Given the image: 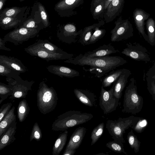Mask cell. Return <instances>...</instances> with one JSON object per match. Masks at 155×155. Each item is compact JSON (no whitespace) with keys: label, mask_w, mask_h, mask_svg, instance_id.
<instances>
[{"label":"cell","mask_w":155,"mask_h":155,"mask_svg":"<svg viewBox=\"0 0 155 155\" xmlns=\"http://www.w3.org/2000/svg\"><path fill=\"white\" fill-rule=\"evenodd\" d=\"M114 84L107 91L102 86L99 97V106L104 114H107L115 110L119 104V99L114 94Z\"/></svg>","instance_id":"9c48e42d"},{"label":"cell","mask_w":155,"mask_h":155,"mask_svg":"<svg viewBox=\"0 0 155 155\" xmlns=\"http://www.w3.org/2000/svg\"><path fill=\"white\" fill-rule=\"evenodd\" d=\"M64 62L75 65L88 67V68L83 69L86 72L94 74L95 77L101 78L117 67L124 64L127 61L119 56L87 57L83 54H80L66 60Z\"/></svg>","instance_id":"6da1fadb"},{"label":"cell","mask_w":155,"mask_h":155,"mask_svg":"<svg viewBox=\"0 0 155 155\" xmlns=\"http://www.w3.org/2000/svg\"><path fill=\"white\" fill-rule=\"evenodd\" d=\"M139 118V117L132 115L126 118L119 117L117 120H108L106 127L114 140L124 143L125 142L123 137L125 130L131 127Z\"/></svg>","instance_id":"5b68a950"},{"label":"cell","mask_w":155,"mask_h":155,"mask_svg":"<svg viewBox=\"0 0 155 155\" xmlns=\"http://www.w3.org/2000/svg\"><path fill=\"white\" fill-rule=\"evenodd\" d=\"M150 15L143 10L136 8L133 12V18L136 28L144 40L148 43V37L145 31V21L149 18Z\"/></svg>","instance_id":"9a60e30c"},{"label":"cell","mask_w":155,"mask_h":155,"mask_svg":"<svg viewBox=\"0 0 155 155\" xmlns=\"http://www.w3.org/2000/svg\"><path fill=\"white\" fill-rule=\"evenodd\" d=\"M24 21L18 18L5 17L0 18V26L3 30L16 28Z\"/></svg>","instance_id":"4316f807"},{"label":"cell","mask_w":155,"mask_h":155,"mask_svg":"<svg viewBox=\"0 0 155 155\" xmlns=\"http://www.w3.org/2000/svg\"><path fill=\"white\" fill-rule=\"evenodd\" d=\"M148 125V122L146 119L139 117L138 120L131 128L137 133H141L143 131Z\"/></svg>","instance_id":"ab89813d"},{"label":"cell","mask_w":155,"mask_h":155,"mask_svg":"<svg viewBox=\"0 0 155 155\" xmlns=\"http://www.w3.org/2000/svg\"><path fill=\"white\" fill-rule=\"evenodd\" d=\"M126 45L127 47L121 53L136 61L146 63L150 61L148 51L145 47L137 43L129 42L126 44Z\"/></svg>","instance_id":"7c38bea8"},{"label":"cell","mask_w":155,"mask_h":155,"mask_svg":"<svg viewBox=\"0 0 155 155\" xmlns=\"http://www.w3.org/2000/svg\"><path fill=\"white\" fill-rule=\"evenodd\" d=\"M104 126V124L103 122L101 123L92 130L91 136V146L94 144L103 134Z\"/></svg>","instance_id":"d590c367"},{"label":"cell","mask_w":155,"mask_h":155,"mask_svg":"<svg viewBox=\"0 0 155 155\" xmlns=\"http://www.w3.org/2000/svg\"><path fill=\"white\" fill-rule=\"evenodd\" d=\"M21 73L15 70L9 68L2 64H0V75L13 78Z\"/></svg>","instance_id":"f35d334b"},{"label":"cell","mask_w":155,"mask_h":155,"mask_svg":"<svg viewBox=\"0 0 155 155\" xmlns=\"http://www.w3.org/2000/svg\"><path fill=\"white\" fill-rule=\"evenodd\" d=\"M106 146L111 150L119 153H123L127 155L124 148L123 143L115 140L109 141L106 144Z\"/></svg>","instance_id":"8d00e7d4"},{"label":"cell","mask_w":155,"mask_h":155,"mask_svg":"<svg viewBox=\"0 0 155 155\" xmlns=\"http://www.w3.org/2000/svg\"><path fill=\"white\" fill-rule=\"evenodd\" d=\"M112 0H106L105 5V9L106 10L108 6Z\"/></svg>","instance_id":"681fc988"},{"label":"cell","mask_w":155,"mask_h":155,"mask_svg":"<svg viewBox=\"0 0 155 155\" xmlns=\"http://www.w3.org/2000/svg\"><path fill=\"white\" fill-rule=\"evenodd\" d=\"M25 51L32 56L38 57L47 61L54 60H67L74 57V54L64 51L56 53L36 48L29 45L24 48Z\"/></svg>","instance_id":"30bf717a"},{"label":"cell","mask_w":155,"mask_h":155,"mask_svg":"<svg viewBox=\"0 0 155 155\" xmlns=\"http://www.w3.org/2000/svg\"><path fill=\"white\" fill-rule=\"evenodd\" d=\"M30 8L28 6L23 7H7L0 12V18L5 17L18 18L25 21L27 18Z\"/></svg>","instance_id":"2e32d148"},{"label":"cell","mask_w":155,"mask_h":155,"mask_svg":"<svg viewBox=\"0 0 155 155\" xmlns=\"http://www.w3.org/2000/svg\"><path fill=\"white\" fill-rule=\"evenodd\" d=\"M0 64L12 69L15 70L21 73L28 71V68L19 59L15 57L0 55Z\"/></svg>","instance_id":"ffe728a7"},{"label":"cell","mask_w":155,"mask_h":155,"mask_svg":"<svg viewBox=\"0 0 155 155\" xmlns=\"http://www.w3.org/2000/svg\"><path fill=\"white\" fill-rule=\"evenodd\" d=\"M15 107L13 106L9 112L3 117L0 123V137L10 126L16 121Z\"/></svg>","instance_id":"484cf974"},{"label":"cell","mask_w":155,"mask_h":155,"mask_svg":"<svg viewBox=\"0 0 155 155\" xmlns=\"http://www.w3.org/2000/svg\"><path fill=\"white\" fill-rule=\"evenodd\" d=\"M106 0H92L90 10L93 18L99 20L103 18L106 10L105 5Z\"/></svg>","instance_id":"d4e9b609"},{"label":"cell","mask_w":155,"mask_h":155,"mask_svg":"<svg viewBox=\"0 0 155 155\" xmlns=\"http://www.w3.org/2000/svg\"><path fill=\"white\" fill-rule=\"evenodd\" d=\"M124 70V68H123L111 71L103 78L102 80V86L104 87L110 86L118 79Z\"/></svg>","instance_id":"f546056e"},{"label":"cell","mask_w":155,"mask_h":155,"mask_svg":"<svg viewBox=\"0 0 155 155\" xmlns=\"http://www.w3.org/2000/svg\"><path fill=\"white\" fill-rule=\"evenodd\" d=\"M58 100L57 92L53 87H49L44 81L40 83L37 93V102L41 114H46L54 110Z\"/></svg>","instance_id":"3957f363"},{"label":"cell","mask_w":155,"mask_h":155,"mask_svg":"<svg viewBox=\"0 0 155 155\" xmlns=\"http://www.w3.org/2000/svg\"><path fill=\"white\" fill-rule=\"evenodd\" d=\"M47 68L50 73L62 78H73L80 76L79 71L66 66L51 65Z\"/></svg>","instance_id":"ac0fdd59"},{"label":"cell","mask_w":155,"mask_h":155,"mask_svg":"<svg viewBox=\"0 0 155 155\" xmlns=\"http://www.w3.org/2000/svg\"><path fill=\"white\" fill-rule=\"evenodd\" d=\"M38 11L45 28L50 25L49 16L45 6L40 2L38 3Z\"/></svg>","instance_id":"74e56055"},{"label":"cell","mask_w":155,"mask_h":155,"mask_svg":"<svg viewBox=\"0 0 155 155\" xmlns=\"http://www.w3.org/2000/svg\"><path fill=\"white\" fill-rule=\"evenodd\" d=\"M16 122L12 124L0 137V150L13 143L15 140V135L17 129Z\"/></svg>","instance_id":"603a6c76"},{"label":"cell","mask_w":155,"mask_h":155,"mask_svg":"<svg viewBox=\"0 0 155 155\" xmlns=\"http://www.w3.org/2000/svg\"><path fill=\"white\" fill-rule=\"evenodd\" d=\"M6 80L8 84L13 87V93L9 97V99L12 100L16 98H25L28 92L31 90L32 86L35 82L33 81L24 80L19 75L13 78L7 77Z\"/></svg>","instance_id":"ba28073f"},{"label":"cell","mask_w":155,"mask_h":155,"mask_svg":"<svg viewBox=\"0 0 155 155\" xmlns=\"http://www.w3.org/2000/svg\"><path fill=\"white\" fill-rule=\"evenodd\" d=\"M146 76H150L155 81V71L150 69L146 74Z\"/></svg>","instance_id":"7dc6e473"},{"label":"cell","mask_w":155,"mask_h":155,"mask_svg":"<svg viewBox=\"0 0 155 155\" xmlns=\"http://www.w3.org/2000/svg\"><path fill=\"white\" fill-rule=\"evenodd\" d=\"M150 69L152 70L155 71V62L154 63L153 65Z\"/></svg>","instance_id":"f907efd6"},{"label":"cell","mask_w":155,"mask_h":155,"mask_svg":"<svg viewBox=\"0 0 155 155\" xmlns=\"http://www.w3.org/2000/svg\"><path fill=\"white\" fill-rule=\"evenodd\" d=\"M38 20L31 17L27 18L18 27L34 28L40 31L45 28L41 20Z\"/></svg>","instance_id":"d6a6232c"},{"label":"cell","mask_w":155,"mask_h":155,"mask_svg":"<svg viewBox=\"0 0 155 155\" xmlns=\"http://www.w3.org/2000/svg\"><path fill=\"white\" fill-rule=\"evenodd\" d=\"M127 139L130 147L134 150L135 153H137L139 152L141 142L134 134L132 130L128 133Z\"/></svg>","instance_id":"836d02e7"},{"label":"cell","mask_w":155,"mask_h":155,"mask_svg":"<svg viewBox=\"0 0 155 155\" xmlns=\"http://www.w3.org/2000/svg\"><path fill=\"white\" fill-rule=\"evenodd\" d=\"M86 132L84 127L77 128L71 136L66 149H75L78 148L81 145Z\"/></svg>","instance_id":"44dd1931"},{"label":"cell","mask_w":155,"mask_h":155,"mask_svg":"<svg viewBox=\"0 0 155 155\" xmlns=\"http://www.w3.org/2000/svg\"><path fill=\"white\" fill-rule=\"evenodd\" d=\"M12 104L11 102L4 104L0 108V121L9 112L11 109Z\"/></svg>","instance_id":"ee69618b"},{"label":"cell","mask_w":155,"mask_h":155,"mask_svg":"<svg viewBox=\"0 0 155 155\" xmlns=\"http://www.w3.org/2000/svg\"><path fill=\"white\" fill-rule=\"evenodd\" d=\"M125 0H112L108 6L103 16L106 23L114 20L121 13Z\"/></svg>","instance_id":"5bb4252c"},{"label":"cell","mask_w":155,"mask_h":155,"mask_svg":"<svg viewBox=\"0 0 155 155\" xmlns=\"http://www.w3.org/2000/svg\"><path fill=\"white\" fill-rule=\"evenodd\" d=\"M143 104V98L138 94L135 80L132 78L124 92L122 111L136 114L141 111Z\"/></svg>","instance_id":"277c9868"},{"label":"cell","mask_w":155,"mask_h":155,"mask_svg":"<svg viewBox=\"0 0 155 155\" xmlns=\"http://www.w3.org/2000/svg\"><path fill=\"white\" fill-rule=\"evenodd\" d=\"M20 2H22L25 0H19Z\"/></svg>","instance_id":"816d5d0a"},{"label":"cell","mask_w":155,"mask_h":155,"mask_svg":"<svg viewBox=\"0 0 155 155\" xmlns=\"http://www.w3.org/2000/svg\"><path fill=\"white\" fill-rule=\"evenodd\" d=\"M147 76V89L151 95L152 99L155 101V81L150 76Z\"/></svg>","instance_id":"7bdbcfd3"},{"label":"cell","mask_w":155,"mask_h":155,"mask_svg":"<svg viewBox=\"0 0 155 155\" xmlns=\"http://www.w3.org/2000/svg\"><path fill=\"white\" fill-rule=\"evenodd\" d=\"M30 107L25 99H23L19 103L17 113L19 121L20 122L24 121L27 117L30 112Z\"/></svg>","instance_id":"4dcf8cb0"},{"label":"cell","mask_w":155,"mask_h":155,"mask_svg":"<svg viewBox=\"0 0 155 155\" xmlns=\"http://www.w3.org/2000/svg\"><path fill=\"white\" fill-rule=\"evenodd\" d=\"M84 0H60L54 7L55 11L62 17H69L76 15Z\"/></svg>","instance_id":"8fae6325"},{"label":"cell","mask_w":155,"mask_h":155,"mask_svg":"<svg viewBox=\"0 0 155 155\" xmlns=\"http://www.w3.org/2000/svg\"><path fill=\"white\" fill-rule=\"evenodd\" d=\"M68 131L66 130L59 134L52 148L53 155H58L65 146L67 139Z\"/></svg>","instance_id":"f1b7e54d"},{"label":"cell","mask_w":155,"mask_h":155,"mask_svg":"<svg viewBox=\"0 0 155 155\" xmlns=\"http://www.w3.org/2000/svg\"><path fill=\"white\" fill-rule=\"evenodd\" d=\"M30 46L54 52L62 53L64 51L48 40H38L36 42Z\"/></svg>","instance_id":"83f0119b"},{"label":"cell","mask_w":155,"mask_h":155,"mask_svg":"<svg viewBox=\"0 0 155 155\" xmlns=\"http://www.w3.org/2000/svg\"><path fill=\"white\" fill-rule=\"evenodd\" d=\"M131 74V72L129 70L124 68L120 76L114 83V94L117 98L120 99L121 97L123 91L128 82V79Z\"/></svg>","instance_id":"d6986e66"},{"label":"cell","mask_w":155,"mask_h":155,"mask_svg":"<svg viewBox=\"0 0 155 155\" xmlns=\"http://www.w3.org/2000/svg\"><path fill=\"white\" fill-rule=\"evenodd\" d=\"M93 117L92 114L77 110H69L59 115L53 123L51 130L64 131L85 123Z\"/></svg>","instance_id":"7a4b0ae2"},{"label":"cell","mask_w":155,"mask_h":155,"mask_svg":"<svg viewBox=\"0 0 155 155\" xmlns=\"http://www.w3.org/2000/svg\"><path fill=\"white\" fill-rule=\"evenodd\" d=\"M74 94L78 100L86 106L90 107L96 106L97 98L95 94L87 90L75 88Z\"/></svg>","instance_id":"e0dca14e"},{"label":"cell","mask_w":155,"mask_h":155,"mask_svg":"<svg viewBox=\"0 0 155 155\" xmlns=\"http://www.w3.org/2000/svg\"><path fill=\"white\" fill-rule=\"evenodd\" d=\"M42 137V133L37 122L35 123L32 128L30 137V141H31L33 139L37 141L40 140Z\"/></svg>","instance_id":"b9f144b4"},{"label":"cell","mask_w":155,"mask_h":155,"mask_svg":"<svg viewBox=\"0 0 155 155\" xmlns=\"http://www.w3.org/2000/svg\"><path fill=\"white\" fill-rule=\"evenodd\" d=\"M6 0H0V12L3 10Z\"/></svg>","instance_id":"c3c4849f"},{"label":"cell","mask_w":155,"mask_h":155,"mask_svg":"<svg viewBox=\"0 0 155 155\" xmlns=\"http://www.w3.org/2000/svg\"><path fill=\"white\" fill-rule=\"evenodd\" d=\"M5 43L3 39L0 38V50H3L8 51H11L10 49L7 48L5 46Z\"/></svg>","instance_id":"f6af8a7d"},{"label":"cell","mask_w":155,"mask_h":155,"mask_svg":"<svg viewBox=\"0 0 155 155\" xmlns=\"http://www.w3.org/2000/svg\"><path fill=\"white\" fill-rule=\"evenodd\" d=\"M104 20H101L98 23L94 24L85 27L82 29L79 35L78 42L83 45H87L89 40L97 27H100L105 24Z\"/></svg>","instance_id":"cb8c5ba5"},{"label":"cell","mask_w":155,"mask_h":155,"mask_svg":"<svg viewBox=\"0 0 155 155\" xmlns=\"http://www.w3.org/2000/svg\"><path fill=\"white\" fill-rule=\"evenodd\" d=\"M100 27L97 28L91 37L87 45L93 44L102 38L105 35L106 30L104 29H99Z\"/></svg>","instance_id":"60d3db41"},{"label":"cell","mask_w":155,"mask_h":155,"mask_svg":"<svg viewBox=\"0 0 155 155\" xmlns=\"http://www.w3.org/2000/svg\"><path fill=\"white\" fill-rule=\"evenodd\" d=\"M115 26L111 31L110 40L117 42L127 40L134 35V28L128 19H123L120 16L114 22Z\"/></svg>","instance_id":"8992f818"},{"label":"cell","mask_w":155,"mask_h":155,"mask_svg":"<svg viewBox=\"0 0 155 155\" xmlns=\"http://www.w3.org/2000/svg\"><path fill=\"white\" fill-rule=\"evenodd\" d=\"M82 29L78 31L74 23H69L58 25L57 30V36L62 42L68 44L77 42V38L79 36Z\"/></svg>","instance_id":"4fadbf2b"},{"label":"cell","mask_w":155,"mask_h":155,"mask_svg":"<svg viewBox=\"0 0 155 155\" xmlns=\"http://www.w3.org/2000/svg\"><path fill=\"white\" fill-rule=\"evenodd\" d=\"M119 51L111 44H104L96 49L85 53L83 54L87 57H100L109 55Z\"/></svg>","instance_id":"7402d4cb"},{"label":"cell","mask_w":155,"mask_h":155,"mask_svg":"<svg viewBox=\"0 0 155 155\" xmlns=\"http://www.w3.org/2000/svg\"><path fill=\"white\" fill-rule=\"evenodd\" d=\"M76 152L75 149H65L62 155H73Z\"/></svg>","instance_id":"bcb514c9"},{"label":"cell","mask_w":155,"mask_h":155,"mask_svg":"<svg viewBox=\"0 0 155 155\" xmlns=\"http://www.w3.org/2000/svg\"><path fill=\"white\" fill-rule=\"evenodd\" d=\"M39 31L35 28L18 27L6 34L3 39L5 42L9 41L17 45L35 37Z\"/></svg>","instance_id":"52a82bcc"},{"label":"cell","mask_w":155,"mask_h":155,"mask_svg":"<svg viewBox=\"0 0 155 155\" xmlns=\"http://www.w3.org/2000/svg\"><path fill=\"white\" fill-rule=\"evenodd\" d=\"M146 29L148 37V43L152 46L155 45V21L151 18H149L146 22Z\"/></svg>","instance_id":"1f68e13d"},{"label":"cell","mask_w":155,"mask_h":155,"mask_svg":"<svg viewBox=\"0 0 155 155\" xmlns=\"http://www.w3.org/2000/svg\"><path fill=\"white\" fill-rule=\"evenodd\" d=\"M13 93L12 86L8 84H6L0 82V104L7 99L9 96H11Z\"/></svg>","instance_id":"e575fe53"}]
</instances>
